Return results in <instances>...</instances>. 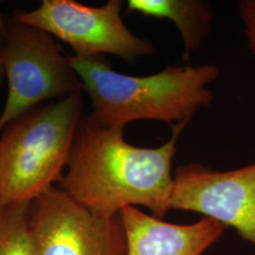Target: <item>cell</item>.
<instances>
[{
    "mask_svg": "<svg viewBox=\"0 0 255 255\" xmlns=\"http://www.w3.org/2000/svg\"><path fill=\"white\" fill-rule=\"evenodd\" d=\"M127 6L128 11L172 21L182 36L183 61H189L200 49L212 28L213 10L208 1L128 0Z\"/></svg>",
    "mask_w": 255,
    "mask_h": 255,
    "instance_id": "9",
    "label": "cell"
},
{
    "mask_svg": "<svg viewBox=\"0 0 255 255\" xmlns=\"http://www.w3.org/2000/svg\"><path fill=\"white\" fill-rule=\"evenodd\" d=\"M128 255H202L218 242L226 227L203 217L191 224L165 222L129 206L120 212Z\"/></svg>",
    "mask_w": 255,
    "mask_h": 255,
    "instance_id": "8",
    "label": "cell"
},
{
    "mask_svg": "<svg viewBox=\"0 0 255 255\" xmlns=\"http://www.w3.org/2000/svg\"><path fill=\"white\" fill-rule=\"evenodd\" d=\"M121 8L120 0H109L101 7L74 0H43L35 9L14 12L13 20L57 37L80 58L114 55L132 64L154 55V46L125 25Z\"/></svg>",
    "mask_w": 255,
    "mask_h": 255,
    "instance_id": "5",
    "label": "cell"
},
{
    "mask_svg": "<svg viewBox=\"0 0 255 255\" xmlns=\"http://www.w3.org/2000/svg\"><path fill=\"white\" fill-rule=\"evenodd\" d=\"M239 15L244 25L248 47L255 57V0H243L239 3Z\"/></svg>",
    "mask_w": 255,
    "mask_h": 255,
    "instance_id": "11",
    "label": "cell"
},
{
    "mask_svg": "<svg viewBox=\"0 0 255 255\" xmlns=\"http://www.w3.org/2000/svg\"><path fill=\"white\" fill-rule=\"evenodd\" d=\"M91 101L87 119L105 128H124L137 120H156L171 127L189 123L214 99L210 84L219 76L215 64L165 65L157 73L136 77L119 73L103 56H68Z\"/></svg>",
    "mask_w": 255,
    "mask_h": 255,
    "instance_id": "2",
    "label": "cell"
},
{
    "mask_svg": "<svg viewBox=\"0 0 255 255\" xmlns=\"http://www.w3.org/2000/svg\"><path fill=\"white\" fill-rule=\"evenodd\" d=\"M82 92L50 101L0 132V207L29 204L60 182L82 121Z\"/></svg>",
    "mask_w": 255,
    "mask_h": 255,
    "instance_id": "3",
    "label": "cell"
},
{
    "mask_svg": "<svg viewBox=\"0 0 255 255\" xmlns=\"http://www.w3.org/2000/svg\"><path fill=\"white\" fill-rule=\"evenodd\" d=\"M187 124L173 126L162 146L140 147L125 140L124 128L101 127L82 119L59 187L102 219L143 206L164 219L170 210L177 142Z\"/></svg>",
    "mask_w": 255,
    "mask_h": 255,
    "instance_id": "1",
    "label": "cell"
},
{
    "mask_svg": "<svg viewBox=\"0 0 255 255\" xmlns=\"http://www.w3.org/2000/svg\"><path fill=\"white\" fill-rule=\"evenodd\" d=\"M29 204L0 207V255H33Z\"/></svg>",
    "mask_w": 255,
    "mask_h": 255,
    "instance_id": "10",
    "label": "cell"
},
{
    "mask_svg": "<svg viewBox=\"0 0 255 255\" xmlns=\"http://www.w3.org/2000/svg\"><path fill=\"white\" fill-rule=\"evenodd\" d=\"M2 59L8 96L0 115V132L41 102L82 91V82L52 36L13 20L7 27Z\"/></svg>",
    "mask_w": 255,
    "mask_h": 255,
    "instance_id": "4",
    "label": "cell"
},
{
    "mask_svg": "<svg viewBox=\"0 0 255 255\" xmlns=\"http://www.w3.org/2000/svg\"><path fill=\"white\" fill-rule=\"evenodd\" d=\"M173 178L170 210L200 213L255 246V162L226 171L190 163Z\"/></svg>",
    "mask_w": 255,
    "mask_h": 255,
    "instance_id": "7",
    "label": "cell"
},
{
    "mask_svg": "<svg viewBox=\"0 0 255 255\" xmlns=\"http://www.w3.org/2000/svg\"><path fill=\"white\" fill-rule=\"evenodd\" d=\"M7 32V27H5L3 20L0 16V84L5 77V71H4V65H3V59H2V45L5 39V35Z\"/></svg>",
    "mask_w": 255,
    "mask_h": 255,
    "instance_id": "12",
    "label": "cell"
},
{
    "mask_svg": "<svg viewBox=\"0 0 255 255\" xmlns=\"http://www.w3.org/2000/svg\"><path fill=\"white\" fill-rule=\"evenodd\" d=\"M28 224L33 255H128L120 215L100 218L60 187L30 202Z\"/></svg>",
    "mask_w": 255,
    "mask_h": 255,
    "instance_id": "6",
    "label": "cell"
}]
</instances>
